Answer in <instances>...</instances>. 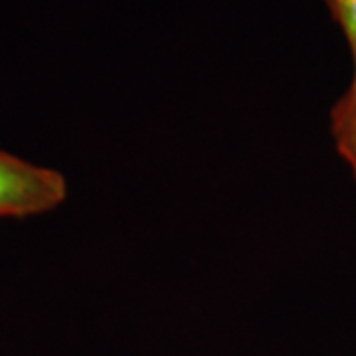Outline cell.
<instances>
[{"mask_svg": "<svg viewBox=\"0 0 356 356\" xmlns=\"http://www.w3.org/2000/svg\"><path fill=\"white\" fill-rule=\"evenodd\" d=\"M327 6L331 10L332 18L343 28L344 38L348 42V48L353 54L356 77V0H327Z\"/></svg>", "mask_w": 356, "mask_h": 356, "instance_id": "obj_3", "label": "cell"}, {"mask_svg": "<svg viewBox=\"0 0 356 356\" xmlns=\"http://www.w3.org/2000/svg\"><path fill=\"white\" fill-rule=\"evenodd\" d=\"M67 182L58 170L0 151V218H30L58 208Z\"/></svg>", "mask_w": 356, "mask_h": 356, "instance_id": "obj_1", "label": "cell"}, {"mask_svg": "<svg viewBox=\"0 0 356 356\" xmlns=\"http://www.w3.org/2000/svg\"><path fill=\"white\" fill-rule=\"evenodd\" d=\"M332 139L356 177V77L331 113Z\"/></svg>", "mask_w": 356, "mask_h": 356, "instance_id": "obj_2", "label": "cell"}]
</instances>
